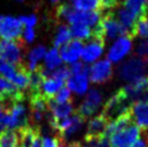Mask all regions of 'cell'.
Instances as JSON below:
<instances>
[{"label":"cell","instance_id":"7402d4cb","mask_svg":"<svg viewBox=\"0 0 148 147\" xmlns=\"http://www.w3.org/2000/svg\"><path fill=\"white\" fill-rule=\"evenodd\" d=\"M73 7L79 11H102V0H74Z\"/></svg>","mask_w":148,"mask_h":147},{"label":"cell","instance_id":"83f0119b","mask_svg":"<svg viewBox=\"0 0 148 147\" xmlns=\"http://www.w3.org/2000/svg\"><path fill=\"white\" fill-rule=\"evenodd\" d=\"M135 55L142 58H148V39H142L135 47Z\"/></svg>","mask_w":148,"mask_h":147},{"label":"cell","instance_id":"8d00e7d4","mask_svg":"<svg viewBox=\"0 0 148 147\" xmlns=\"http://www.w3.org/2000/svg\"><path fill=\"white\" fill-rule=\"evenodd\" d=\"M58 141H60V143H58V147H65V145H64V142H63L60 137H58Z\"/></svg>","mask_w":148,"mask_h":147},{"label":"cell","instance_id":"9a60e30c","mask_svg":"<svg viewBox=\"0 0 148 147\" xmlns=\"http://www.w3.org/2000/svg\"><path fill=\"white\" fill-rule=\"evenodd\" d=\"M108 120L103 114L96 116L92 118L88 123V129H86V134L84 136V141L89 139H97L104 135V131L108 124Z\"/></svg>","mask_w":148,"mask_h":147},{"label":"cell","instance_id":"8fae6325","mask_svg":"<svg viewBox=\"0 0 148 147\" xmlns=\"http://www.w3.org/2000/svg\"><path fill=\"white\" fill-rule=\"evenodd\" d=\"M112 76V66L108 60L95 62L89 67V79L93 83H104Z\"/></svg>","mask_w":148,"mask_h":147},{"label":"cell","instance_id":"30bf717a","mask_svg":"<svg viewBox=\"0 0 148 147\" xmlns=\"http://www.w3.org/2000/svg\"><path fill=\"white\" fill-rule=\"evenodd\" d=\"M103 102L102 93L97 89H91L86 94V100L79 106L77 113L84 119L89 118L97 111Z\"/></svg>","mask_w":148,"mask_h":147},{"label":"cell","instance_id":"f35d334b","mask_svg":"<svg viewBox=\"0 0 148 147\" xmlns=\"http://www.w3.org/2000/svg\"><path fill=\"white\" fill-rule=\"evenodd\" d=\"M51 1H53V2H55V1H58V0H51Z\"/></svg>","mask_w":148,"mask_h":147},{"label":"cell","instance_id":"ba28073f","mask_svg":"<svg viewBox=\"0 0 148 147\" xmlns=\"http://www.w3.org/2000/svg\"><path fill=\"white\" fill-rule=\"evenodd\" d=\"M132 51V38L121 36L117 38L107 52V60L110 63H119Z\"/></svg>","mask_w":148,"mask_h":147},{"label":"cell","instance_id":"277c9868","mask_svg":"<svg viewBox=\"0 0 148 147\" xmlns=\"http://www.w3.org/2000/svg\"><path fill=\"white\" fill-rule=\"evenodd\" d=\"M29 124V118L26 107L23 102L14 103L5 109V128L7 129H21Z\"/></svg>","mask_w":148,"mask_h":147},{"label":"cell","instance_id":"5bb4252c","mask_svg":"<svg viewBox=\"0 0 148 147\" xmlns=\"http://www.w3.org/2000/svg\"><path fill=\"white\" fill-rule=\"evenodd\" d=\"M82 41L75 39V40L68 41L66 45L61 47L60 55H61L62 61H64L65 63L73 64L75 62H78L79 57L81 56V54H82Z\"/></svg>","mask_w":148,"mask_h":147},{"label":"cell","instance_id":"6da1fadb","mask_svg":"<svg viewBox=\"0 0 148 147\" xmlns=\"http://www.w3.org/2000/svg\"><path fill=\"white\" fill-rule=\"evenodd\" d=\"M148 73V58L133 56L122 63L118 68L120 79L124 81H134L142 77H145Z\"/></svg>","mask_w":148,"mask_h":147},{"label":"cell","instance_id":"f1b7e54d","mask_svg":"<svg viewBox=\"0 0 148 147\" xmlns=\"http://www.w3.org/2000/svg\"><path fill=\"white\" fill-rule=\"evenodd\" d=\"M89 68L88 66H86L83 63L81 62H75L73 63L69 67V71H70V75H78V74H81L83 73L84 70H86Z\"/></svg>","mask_w":148,"mask_h":147},{"label":"cell","instance_id":"603a6c76","mask_svg":"<svg viewBox=\"0 0 148 147\" xmlns=\"http://www.w3.org/2000/svg\"><path fill=\"white\" fill-rule=\"evenodd\" d=\"M62 64V58L60 55V52L58 51L56 48L51 49L45 54V65L43 67L49 70H54L58 68V66Z\"/></svg>","mask_w":148,"mask_h":147},{"label":"cell","instance_id":"8992f818","mask_svg":"<svg viewBox=\"0 0 148 147\" xmlns=\"http://www.w3.org/2000/svg\"><path fill=\"white\" fill-rule=\"evenodd\" d=\"M122 91L131 104L135 102L148 101V76L130 82L124 88H122Z\"/></svg>","mask_w":148,"mask_h":147},{"label":"cell","instance_id":"d6986e66","mask_svg":"<svg viewBox=\"0 0 148 147\" xmlns=\"http://www.w3.org/2000/svg\"><path fill=\"white\" fill-rule=\"evenodd\" d=\"M122 7L131 12L136 17V20L148 15V8L145 0H124Z\"/></svg>","mask_w":148,"mask_h":147},{"label":"cell","instance_id":"ab89813d","mask_svg":"<svg viewBox=\"0 0 148 147\" xmlns=\"http://www.w3.org/2000/svg\"><path fill=\"white\" fill-rule=\"evenodd\" d=\"M147 143H148V135H147Z\"/></svg>","mask_w":148,"mask_h":147},{"label":"cell","instance_id":"d4e9b609","mask_svg":"<svg viewBox=\"0 0 148 147\" xmlns=\"http://www.w3.org/2000/svg\"><path fill=\"white\" fill-rule=\"evenodd\" d=\"M70 39H71V33H70L69 27H67L66 25H61L54 37V47L61 48L62 45H66L68 41H70Z\"/></svg>","mask_w":148,"mask_h":147},{"label":"cell","instance_id":"ac0fdd59","mask_svg":"<svg viewBox=\"0 0 148 147\" xmlns=\"http://www.w3.org/2000/svg\"><path fill=\"white\" fill-rule=\"evenodd\" d=\"M65 84V81L56 78H45L41 86V93L43 98L49 101L55 96L60 89H62Z\"/></svg>","mask_w":148,"mask_h":147},{"label":"cell","instance_id":"5b68a950","mask_svg":"<svg viewBox=\"0 0 148 147\" xmlns=\"http://www.w3.org/2000/svg\"><path fill=\"white\" fill-rule=\"evenodd\" d=\"M140 136V129L131 123L122 130L116 132L109 137L111 147H131Z\"/></svg>","mask_w":148,"mask_h":147},{"label":"cell","instance_id":"4316f807","mask_svg":"<svg viewBox=\"0 0 148 147\" xmlns=\"http://www.w3.org/2000/svg\"><path fill=\"white\" fill-rule=\"evenodd\" d=\"M54 102L58 103V104H64V103H68L71 102V91L67 88V87H63L62 89H60L58 92L55 94V96L53 98Z\"/></svg>","mask_w":148,"mask_h":147},{"label":"cell","instance_id":"7c38bea8","mask_svg":"<svg viewBox=\"0 0 148 147\" xmlns=\"http://www.w3.org/2000/svg\"><path fill=\"white\" fill-rule=\"evenodd\" d=\"M132 122L140 130H148V101L133 103L130 107Z\"/></svg>","mask_w":148,"mask_h":147},{"label":"cell","instance_id":"484cf974","mask_svg":"<svg viewBox=\"0 0 148 147\" xmlns=\"http://www.w3.org/2000/svg\"><path fill=\"white\" fill-rule=\"evenodd\" d=\"M45 47L42 45H38L35 49H33L28 54V64H27V67L30 71H33L36 67H37V62L39 60H41L42 57L45 55Z\"/></svg>","mask_w":148,"mask_h":147},{"label":"cell","instance_id":"4fadbf2b","mask_svg":"<svg viewBox=\"0 0 148 147\" xmlns=\"http://www.w3.org/2000/svg\"><path fill=\"white\" fill-rule=\"evenodd\" d=\"M104 49H105V42L102 39L95 38V37L91 38L89 43L83 47L82 54H81L83 62L86 64L96 62V60H99L102 56Z\"/></svg>","mask_w":148,"mask_h":147},{"label":"cell","instance_id":"e0dca14e","mask_svg":"<svg viewBox=\"0 0 148 147\" xmlns=\"http://www.w3.org/2000/svg\"><path fill=\"white\" fill-rule=\"evenodd\" d=\"M48 109L50 110V114L52 115L53 120H61L74 114V105L71 102L58 104L54 102L52 98L48 101Z\"/></svg>","mask_w":148,"mask_h":147},{"label":"cell","instance_id":"3957f363","mask_svg":"<svg viewBox=\"0 0 148 147\" xmlns=\"http://www.w3.org/2000/svg\"><path fill=\"white\" fill-rule=\"evenodd\" d=\"M131 105L132 104L129 102L127 96L124 95L122 89H120L105 103L102 114L106 117L108 121H112L122 114L127 113L130 109Z\"/></svg>","mask_w":148,"mask_h":147},{"label":"cell","instance_id":"52a82bcc","mask_svg":"<svg viewBox=\"0 0 148 147\" xmlns=\"http://www.w3.org/2000/svg\"><path fill=\"white\" fill-rule=\"evenodd\" d=\"M24 25L20 20L12 16L0 15V37L3 40L22 39Z\"/></svg>","mask_w":148,"mask_h":147},{"label":"cell","instance_id":"ffe728a7","mask_svg":"<svg viewBox=\"0 0 148 147\" xmlns=\"http://www.w3.org/2000/svg\"><path fill=\"white\" fill-rule=\"evenodd\" d=\"M18 134L13 129H4L0 132V147H18Z\"/></svg>","mask_w":148,"mask_h":147},{"label":"cell","instance_id":"2e32d148","mask_svg":"<svg viewBox=\"0 0 148 147\" xmlns=\"http://www.w3.org/2000/svg\"><path fill=\"white\" fill-rule=\"evenodd\" d=\"M67 88L78 95H83L89 88V68L78 75H70L66 80Z\"/></svg>","mask_w":148,"mask_h":147},{"label":"cell","instance_id":"f546056e","mask_svg":"<svg viewBox=\"0 0 148 147\" xmlns=\"http://www.w3.org/2000/svg\"><path fill=\"white\" fill-rule=\"evenodd\" d=\"M58 137H49V136H45L42 139V147H58Z\"/></svg>","mask_w":148,"mask_h":147},{"label":"cell","instance_id":"9c48e42d","mask_svg":"<svg viewBox=\"0 0 148 147\" xmlns=\"http://www.w3.org/2000/svg\"><path fill=\"white\" fill-rule=\"evenodd\" d=\"M102 15H103L102 11H79L74 8L66 21L71 25L81 24L94 28L99 23Z\"/></svg>","mask_w":148,"mask_h":147},{"label":"cell","instance_id":"cb8c5ba5","mask_svg":"<svg viewBox=\"0 0 148 147\" xmlns=\"http://www.w3.org/2000/svg\"><path fill=\"white\" fill-rule=\"evenodd\" d=\"M140 37V39H148V15L140 17L135 23L132 32V38Z\"/></svg>","mask_w":148,"mask_h":147},{"label":"cell","instance_id":"1f68e13d","mask_svg":"<svg viewBox=\"0 0 148 147\" xmlns=\"http://www.w3.org/2000/svg\"><path fill=\"white\" fill-rule=\"evenodd\" d=\"M35 36H36V34H35V30L33 29V27H27V28H25L24 38L28 43H30V42L35 39Z\"/></svg>","mask_w":148,"mask_h":147},{"label":"cell","instance_id":"74e56055","mask_svg":"<svg viewBox=\"0 0 148 147\" xmlns=\"http://www.w3.org/2000/svg\"><path fill=\"white\" fill-rule=\"evenodd\" d=\"M145 2H146V5H147V8H148V0H145Z\"/></svg>","mask_w":148,"mask_h":147},{"label":"cell","instance_id":"d590c367","mask_svg":"<svg viewBox=\"0 0 148 147\" xmlns=\"http://www.w3.org/2000/svg\"><path fill=\"white\" fill-rule=\"evenodd\" d=\"M68 147H86V146H83L82 144H80L79 142H73V143H70L68 145Z\"/></svg>","mask_w":148,"mask_h":147},{"label":"cell","instance_id":"d6a6232c","mask_svg":"<svg viewBox=\"0 0 148 147\" xmlns=\"http://www.w3.org/2000/svg\"><path fill=\"white\" fill-rule=\"evenodd\" d=\"M5 128V110L0 105V132Z\"/></svg>","mask_w":148,"mask_h":147},{"label":"cell","instance_id":"7a4b0ae2","mask_svg":"<svg viewBox=\"0 0 148 147\" xmlns=\"http://www.w3.org/2000/svg\"><path fill=\"white\" fill-rule=\"evenodd\" d=\"M26 45L23 39L17 40H0V58L13 66L24 64L23 52Z\"/></svg>","mask_w":148,"mask_h":147},{"label":"cell","instance_id":"44dd1931","mask_svg":"<svg viewBox=\"0 0 148 147\" xmlns=\"http://www.w3.org/2000/svg\"><path fill=\"white\" fill-rule=\"evenodd\" d=\"M70 33L71 37L76 38L77 40H90L93 37V28L89 26L81 24H74L70 26Z\"/></svg>","mask_w":148,"mask_h":147},{"label":"cell","instance_id":"4dcf8cb0","mask_svg":"<svg viewBox=\"0 0 148 147\" xmlns=\"http://www.w3.org/2000/svg\"><path fill=\"white\" fill-rule=\"evenodd\" d=\"M18 20L22 22V24L27 26V27H33L37 23V17L36 15H30V16H22Z\"/></svg>","mask_w":148,"mask_h":147},{"label":"cell","instance_id":"e575fe53","mask_svg":"<svg viewBox=\"0 0 148 147\" xmlns=\"http://www.w3.org/2000/svg\"><path fill=\"white\" fill-rule=\"evenodd\" d=\"M131 147H148V146H147V143H146L145 139H138Z\"/></svg>","mask_w":148,"mask_h":147},{"label":"cell","instance_id":"60d3db41","mask_svg":"<svg viewBox=\"0 0 148 147\" xmlns=\"http://www.w3.org/2000/svg\"><path fill=\"white\" fill-rule=\"evenodd\" d=\"M17 1H23V0H17Z\"/></svg>","mask_w":148,"mask_h":147},{"label":"cell","instance_id":"836d02e7","mask_svg":"<svg viewBox=\"0 0 148 147\" xmlns=\"http://www.w3.org/2000/svg\"><path fill=\"white\" fill-rule=\"evenodd\" d=\"M32 147H42V137H41V132L36 135V137L34 139V143Z\"/></svg>","mask_w":148,"mask_h":147}]
</instances>
